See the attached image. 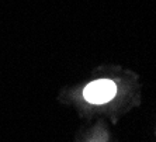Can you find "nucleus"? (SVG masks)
<instances>
[{"instance_id": "nucleus-1", "label": "nucleus", "mask_w": 156, "mask_h": 142, "mask_svg": "<svg viewBox=\"0 0 156 142\" xmlns=\"http://www.w3.org/2000/svg\"><path fill=\"white\" fill-rule=\"evenodd\" d=\"M117 93V86L114 82L107 79L94 80L89 83L83 90V96L91 104H104L113 100Z\"/></svg>"}]
</instances>
